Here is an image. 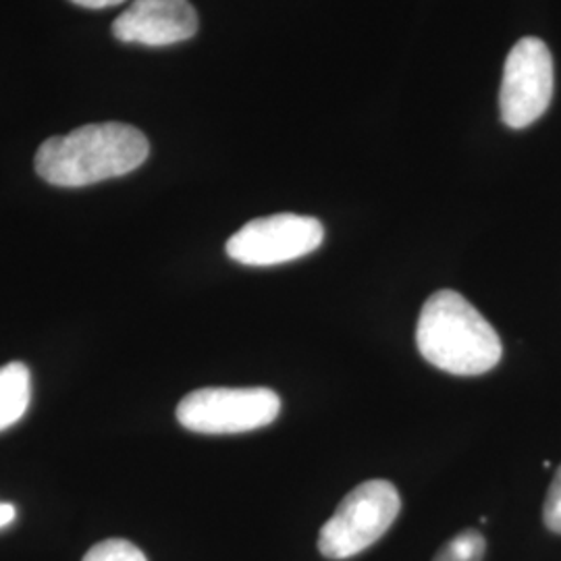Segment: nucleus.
<instances>
[{"instance_id": "obj_3", "label": "nucleus", "mask_w": 561, "mask_h": 561, "mask_svg": "<svg viewBox=\"0 0 561 561\" xmlns=\"http://www.w3.org/2000/svg\"><path fill=\"white\" fill-rule=\"evenodd\" d=\"M401 497L389 481H366L352 489L324 522L319 551L327 560H347L368 549L398 520Z\"/></svg>"}, {"instance_id": "obj_6", "label": "nucleus", "mask_w": 561, "mask_h": 561, "mask_svg": "<svg viewBox=\"0 0 561 561\" xmlns=\"http://www.w3.org/2000/svg\"><path fill=\"white\" fill-rule=\"evenodd\" d=\"M553 99V57L539 38H522L505 59L500 111L512 129L541 119Z\"/></svg>"}, {"instance_id": "obj_12", "label": "nucleus", "mask_w": 561, "mask_h": 561, "mask_svg": "<svg viewBox=\"0 0 561 561\" xmlns=\"http://www.w3.org/2000/svg\"><path fill=\"white\" fill-rule=\"evenodd\" d=\"M71 2L78 4V7H83V9H106V7L121 4L125 0H71Z\"/></svg>"}, {"instance_id": "obj_2", "label": "nucleus", "mask_w": 561, "mask_h": 561, "mask_svg": "<svg viewBox=\"0 0 561 561\" xmlns=\"http://www.w3.org/2000/svg\"><path fill=\"white\" fill-rule=\"evenodd\" d=\"M416 345L431 366L458 377L484 375L503 356L502 340L493 324L451 289H442L424 301Z\"/></svg>"}, {"instance_id": "obj_8", "label": "nucleus", "mask_w": 561, "mask_h": 561, "mask_svg": "<svg viewBox=\"0 0 561 561\" xmlns=\"http://www.w3.org/2000/svg\"><path fill=\"white\" fill-rule=\"evenodd\" d=\"M32 401V375L21 362L0 366V433L25 416Z\"/></svg>"}, {"instance_id": "obj_4", "label": "nucleus", "mask_w": 561, "mask_h": 561, "mask_svg": "<svg viewBox=\"0 0 561 561\" xmlns=\"http://www.w3.org/2000/svg\"><path fill=\"white\" fill-rule=\"evenodd\" d=\"M279 412V396L266 387H206L180 401L178 421L201 435H238L273 424Z\"/></svg>"}, {"instance_id": "obj_10", "label": "nucleus", "mask_w": 561, "mask_h": 561, "mask_svg": "<svg viewBox=\"0 0 561 561\" xmlns=\"http://www.w3.org/2000/svg\"><path fill=\"white\" fill-rule=\"evenodd\" d=\"M83 561H148L134 542L125 539H108L94 545Z\"/></svg>"}, {"instance_id": "obj_11", "label": "nucleus", "mask_w": 561, "mask_h": 561, "mask_svg": "<svg viewBox=\"0 0 561 561\" xmlns=\"http://www.w3.org/2000/svg\"><path fill=\"white\" fill-rule=\"evenodd\" d=\"M542 520L551 533L561 535V466L558 468L556 477H553L551 486H549L545 507H542Z\"/></svg>"}, {"instance_id": "obj_9", "label": "nucleus", "mask_w": 561, "mask_h": 561, "mask_svg": "<svg viewBox=\"0 0 561 561\" xmlns=\"http://www.w3.org/2000/svg\"><path fill=\"white\" fill-rule=\"evenodd\" d=\"M486 541L479 530H461L443 545L433 561H482Z\"/></svg>"}, {"instance_id": "obj_5", "label": "nucleus", "mask_w": 561, "mask_h": 561, "mask_svg": "<svg viewBox=\"0 0 561 561\" xmlns=\"http://www.w3.org/2000/svg\"><path fill=\"white\" fill-rule=\"evenodd\" d=\"M322 240L324 227L319 219L280 213L245 222L225 250L231 261L243 266H277L312 254Z\"/></svg>"}, {"instance_id": "obj_7", "label": "nucleus", "mask_w": 561, "mask_h": 561, "mask_svg": "<svg viewBox=\"0 0 561 561\" xmlns=\"http://www.w3.org/2000/svg\"><path fill=\"white\" fill-rule=\"evenodd\" d=\"M196 32L198 13L190 0H134L113 21L117 41L154 48L190 41Z\"/></svg>"}, {"instance_id": "obj_13", "label": "nucleus", "mask_w": 561, "mask_h": 561, "mask_svg": "<svg viewBox=\"0 0 561 561\" xmlns=\"http://www.w3.org/2000/svg\"><path fill=\"white\" fill-rule=\"evenodd\" d=\"M15 516H18L15 505H11V503H0V528L9 526L11 522L15 520Z\"/></svg>"}, {"instance_id": "obj_1", "label": "nucleus", "mask_w": 561, "mask_h": 561, "mask_svg": "<svg viewBox=\"0 0 561 561\" xmlns=\"http://www.w3.org/2000/svg\"><path fill=\"white\" fill-rule=\"evenodd\" d=\"M148 154L150 144L138 127L111 121L48 138L38 148L34 164L50 185L85 187L136 171Z\"/></svg>"}]
</instances>
